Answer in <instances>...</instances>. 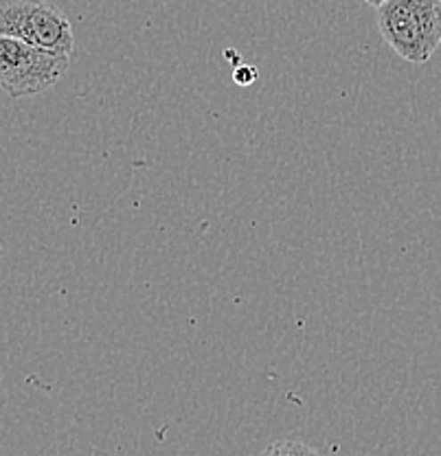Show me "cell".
Instances as JSON below:
<instances>
[{"label":"cell","instance_id":"cell-3","mask_svg":"<svg viewBox=\"0 0 441 456\" xmlns=\"http://www.w3.org/2000/svg\"><path fill=\"white\" fill-rule=\"evenodd\" d=\"M0 36H13L61 55L75 49L70 20L46 0H0Z\"/></svg>","mask_w":441,"mask_h":456},{"label":"cell","instance_id":"cell-6","mask_svg":"<svg viewBox=\"0 0 441 456\" xmlns=\"http://www.w3.org/2000/svg\"><path fill=\"white\" fill-rule=\"evenodd\" d=\"M364 3H367V4H372V7H380V4L382 3H387V0H364Z\"/></svg>","mask_w":441,"mask_h":456},{"label":"cell","instance_id":"cell-4","mask_svg":"<svg viewBox=\"0 0 441 456\" xmlns=\"http://www.w3.org/2000/svg\"><path fill=\"white\" fill-rule=\"evenodd\" d=\"M312 452H314V450L298 444V441H277V444L268 445V448L264 450V454H312Z\"/></svg>","mask_w":441,"mask_h":456},{"label":"cell","instance_id":"cell-2","mask_svg":"<svg viewBox=\"0 0 441 456\" xmlns=\"http://www.w3.org/2000/svg\"><path fill=\"white\" fill-rule=\"evenodd\" d=\"M69 66L70 55L40 49L13 36H0V88L12 99L53 88Z\"/></svg>","mask_w":441,"mask_h":456},{"label":"cell","instance_id":"cell-5","mask_svg":"<svg viewBox=\"0 0 441 456\" xmlns=\"http://www.w3.org/2000/svg\"><path fill=\"white\" fill-rule=\"evenodd\" d=\"M257 79V69L255 66H237L233 70V82L240 86H249Z\"/></svg>","mask_w":441,"mask_h":456},{"label":"cell","instance_id":"cell-1","mask_svg":"<svg viewBox=\"0 0 441 456\" xmlns=\"http://www.w3.org/2000/svg\"><path fill=\"white\" fill-rule=\"evenodd\" d=\"M378 27L388 46L411 64H426L441 45V0H387Z\"/></svg>","mask_w":441,"mask_h":456}]
</instances>
